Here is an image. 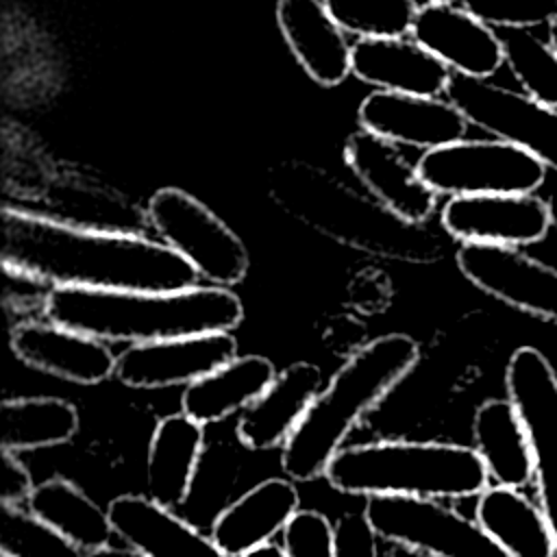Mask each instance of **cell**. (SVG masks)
<instances>
[{
  "label": "cell",
  "instance_id": "obj_1",
  "mask_svg": "<svg viewBox=\"0 0 557 557\" xmlns=\"http://www.w3.org/2000/svg\"><path fill=\"white\" fill-rule=\"evenodd\" d=\"M2 263L54 287L181 292L198 281L196 268L165 244L11 207L2 211Z\"/></svg>",
  "mask_w": 557,
  "mask_h": 557
},
{
  "label": "cell",
  "instance_id": "obj_2",
  "mask_svg": "<svg viewBox=\"0 0 557 557\" xmlns=\"http://www.w3.org/2000/svg\"><path fill=\"white\" fill-rule=\"evenodd\" d=\"M265 189L285 213L359 252L407 263H433L444 255L431 228L403 220L320 165L281 161L268 170Z\"/></svg>",
  "mask_w": 557,
  "mask_h": 557
},
{
  "label": "cell",
  "instance_id": "obj_3",
  "mask_svg": "<svg viewBox=\"0 0 557 557\" xmlns=\"http://www.w3.org/2000/svg\"><path fill=\"white\" fill-rule=\"evenodd\" d=\"M44 311L61 326L98 339L133 344L231 331L244 320L237 294L200 285L181 292L52 287Z\"/></svg>",
  "mask_w": 557,
  "mask_h": 557
},
{
  "label": "cell",
  "instance_id": "obj_4",
  "mask_svg": "<svg viewBox=\"0 0 557 557\" xmlns=\"http://www.w3.org/2000/svg\"><path fill=\"white\" fill-rule=\"evenodd\" d=\"M418 357L416 339L403 333L381 335L352 352L285 442L283 472L294 481H313L326 474L357 420L416 366Z\"/></svg>",
  "mask_w": 557,
  "mask_h": 557
},
{
  "label": "cell",
  "instance_id": "obj_5",
  "mask_svg": "<svg viewBox=\"0 0 557 557\" xmlns=\"http://www.w3.org/2000/svg\"><path fill=\"white\" fill-rule=\"evenodd\" d=\"M324 476L337 492L366 498H468L490 487L479 453L450 442L383 440L339 448Z\"/></svg>",
  "mask_w": 557,
  "mask_h": 557
},
{
  "label": "cell",
  "instance_id": "obj_6",
  "mask_svg": "<svg viewBox=\"0 0 557 557\" xmlns=\"http://www.w3.org/2000/svg\"><path fill=\"white\" fill-rule=\"evenodd\" d=\"M418 170L437 194L450 196L533 194L546 176L540 159L503 139H461L426 150Z\"/></svg>",
  "mask_w": 557,
  "mask_h": 557
},
{
  "label": "cell",
  "instance_id": "obj_7",
  "mask_svg": "<svg viewBox=\"0 0 557 557\" xmlns=\"http://www.w3.org/2000/svg\"><path fill=\"white\" fill-rule=\"evenodd\" d=\"M148 218L165 246L215 285H235L248 274V250L209 207L178 187H161L148 202Z\"/></svg>",
  "mask_w": 557,
  "mask_h": 557
},
{
  "label": "cell",
  "instance_id": "obj_8",
  "mask_svg": "<svg viewBox=\"0 0 557 557\" xmlns=\"http://www.w3.org/2000/svg\"><path fill=\"white\" fill-rule=\"evenodd\" d=\"M361 513L379 540L431 557H509L476 520L437 498L368 496Z\"/></svg>",
  "mask_w": 557,
  "mask_h": 557
},
{
  "label": "cell",
  "instance_id": "obj_9",
  "mask_svg": "<svg viewBox=\"0 0 557 557\" xmlns=\"http://www.w3.org/2000/svg\"><path fill=\"white\" fill-rule=\"evenodd\" d=\"M446 96L470 124L527 150L546 168L557 170V109L527 94L457 72L450 76Z\"/></svg>",
  "mask_w": 557,
  "mask_h": 557
},
{
  "label": "cell",
  "instance_id": "obj_10",
  "mask_svg": "<svg viewBox=\"0 0 557 557\" xmlns=\"http://www.w3.org/2000/svg\"><path fill=\"white\" fill-rule=\"evenodd\" d=\"M505 385L531 440L540 507L557 550V374L537 348L520 346L509 357Z\"/></svg>",
  "mask_w": 557,
  "mask_h": 557
},
{
  "label": "cell",
  "instance_id": "obj_11",
  "mask_svg": "<svg viewBox=\"0 0 557 557\" xmlns=\"http://www.w3.org/2000/svg\"><path fill=\"white\" fill-rule=\"evenodd\" d=\"M461 274L490 296L557 322V270L516 246L466 242L457 250Z\"/></svg>",
  "mask_w": 557,
  "mask_h": 557
},
{
  "label": "cell",
  "instance_id": "obj_12",
  "mask_svg": "<svg viewBox=\"0 0 557 557\" xmlns=\"http://www.w3.org/2000/svg\"><path fill=\"white\" fill-rule=\"evenodd\" d=\"M235 357L237 342L228 331L133 344L117 355L115 376L141 389L189 385Z\"/></svg>",
  "mask_w": 557,
  "mask_h": 557
},
{
  "label": "cell",
  "instance_id": "obj_13",
  "mask_svg": "<svg viewBox=\"0 0 557 557\" xmlns=\"http://www.w3.org/2000/svg\"><path fill=\"white\" fill-rule=\"evenodd\" d=\"M442 224L463 244L524 246L546 237L553 209L535 194L453 196L442 211Z\"/></svg>",
  "mask_w": 557,
  "mask_h": 557
},
{
  "label": "cell",
  "instance_id": "obj_14",
  "mask_svg": "<svg viewBox=\"0 0 557 557\" xmlns=\"http://www.w3.org/2000/svg\"><path fill=\"white\" fill-rule=\"evenodd\" d=\"M344 159L372 196L403 220L422 224L435 211L437 191L394 141L361 128L346 139Z\"/></svg>",
  "mask_w": 557,
  "mask_h": 557
},
{
  "label": "cell",
  "instance_id": "obj_15",
  "mask_svg": "<svg viewBox=\"0 0 557 557\" xmlns=\"http://www.w3.org/2000/svg\"><path fill=\"white\" fill-rule=\"evenodd\" d=\"M411 37L457 74L472 78H487L505 63L496 30L453 2L420 7Z\"/></svg>",
  "mask_w": 557,
  "mask_h": 557
},
{
  "label": "cell",
  "instance_id": "obj_16",
  "mask_svg": "<svg viewBox=\"0 0 557 557\" xmlns=\"http://www.w3.org/2000/svg\"><path fill=\"white\" fill-rule=\"evenodd\" d=\"M359 122L379 137L426 150L461 141L468 131V120L448 100L383 89L359 104Z\"/></svg>",
  "mask_w": 557,
  "mask_h": 557
},
{
  "label": "cell",
  "instance_id": "obj_17",
  "mask_svg": "<svg viewBox=\"0 0 557 557\" xmlns=\"http://www.w3.org/2000/svg\"><path fill=\"white\" fill-rule=\"evenodd\" d=\"M11 348L26 366L59 379L96 385L115 374L117 357L91 335L57 322H22L11 333Z\"/></svg>",
  "mask_w": 557,
  "mask_h": 557
},
{
  "label": "cell",
  "instance_id": "obj_18",
  "mask_svg": "<svg viewBox=\"0 0 557 557\" xmlns=\"http://www.w3.org/2000/svg\"><path fill=\"white\" fill-rule=\"evenodd\" d=\"M107 511L113 533L144 557H226L211 535H202L148 496H117Z\"/></svg>",
  "mask_w": 557,
  "mask_h": 557
},
{
  "label": "cell",
  "instance_id": "obj_19",
  "mask_svg": "<svg viewBox=\"0 0 557 557\" xmlns=\"http://www.w3.org/2000/svg\"><path fill=\"white\" fill-rule=\"evenodd\" d=\"M352 74L383 91L424 98L446 94L450 67L416 39H359L352 44Z\"/></svg>",
  "mask_w": 557,
  "mask_h": 557
},
{
  "label": "cell",
  "instance_id": "obj_20",
  "mask_svg": "<svg viewBox=\"0 0 557 557\" xmlns=\"http://www.w3.org/2000/svg\"><path fill=\"white\" fill-rule=\"evenodd\" d=\"M320 368L296 361L281 370L270 387L237 420V437L252 450L285 446L307 409L320 394Z\"/></svg>",
  "mask_w": 557,
  "mask_h": 557
},
{
  "label": "cell",
  "instance_id": "obj_21",
  "mask_svg": "<svg viewBox=\"0 0 557 557\" xmlns=\"http://www.w3.org/2000/svg\"><path fill=\"white\" fill-rule=\"evenodd\" d=\"M278 28L305 67L320 85H339L352 72V46L322 0H278Z\"/></svg>",
  "mask_w": 557,
  "mask_h": 557
},
{
  "label": "cell",
  "instance_id": "obj_22",
  "mask_svg": "<svg viewBox=\"0 0 557 557\" xmlns=\"http://www.w3.org/2000/svg\"><path fill=\"white\" fill-rule=\"evenodd\" d=\"M298 505L300 496L292 481H261L222 509L211 527V540L226 557H242L283 533Z\"/></svg>",
  "mask_w": 557,
  "mask_h": 557
},
{
  "label": "cell",
  "instance_id": "obj_23",
  "mask_svg": "<svg viewBox=\"0 0 557 557\" xmlns=\"http://www.w3.org/2000/svg\"><path fill=\"white\" fill-rule=\"evenodd\" d=\"M472 437L494 485L522 490L535 479L531 440L509 398H490L476 409Z\"/></svg>",
  "mask_w": 557,
  "mask_h": 557
},
{
  "label": "cell",
  "instance_id": "obj_24",
  "mask_svg": "<svg viewBox=\"0 0 557 557\" xmlns=\"http://www.w3.org/2000/svg\"><path fill=\"white\" fill-rule=\"evenodd\" d=\"M202 442V424L183 411L157 422L146 461L148 498L168 509L185 500L200 461Z\"/></svg>",
  "mask_w": 557,
  "mask_h": 557
},
{
  "label": "cell",
  "instance_id": "obj_25",
  "mask_svg": "<svg viewBox=\"0 0 557 557\" xmlns=\"http://www.w3.org/2000/svg\"><path fill=\"white\" fill-rule=\"evenodd\" d=\"M276 370L268 357H235L211 374L189 383L181 398L185 416L200 424L220 422L252 405L274 381Z\"/></svg>",
  "mask_w": 557,
  "mask_h": 557
},
{
  "label": "cell",
  "instance_id": "obj_26",
  "mask_svg": "<svg viewBox=\"0 0 557 557\" xmlns=\"http://www.w3.org/2000/svg\"><path fill=\"white\" fill-rule=\"evenodd\" d=\"M474 520L509 557H557L542 507L516 487L490 485L479 494Z\"/></svg>",
  "mask_w": 557,
  "mask_h": 557
},
{
  "label": "cell",
  "instance_id": "obj_27",
  "mask_svg": "<svg viewBox=\"0 0 557 557\" xmlns=\"http://www.w3.org/2000/svg\"><path fill=\"white\" fill-rule=\"evenodd\" d=\"M26 509L87 555L111 546V537L115 535L109 511L96 505L67 479L54 476L37 483L26 500Z\"/></svg>",
  "mask_w": 557,
  "mask_h": 557
},
{
  "label": "cell",
  "instance_id": "obj_28",
  "mask_svg": "<svg viewBox=\"0 0 557 557\" xmlns=\"http://www.w3.org/2000/svg\"><path fill=\"white\" fill-rule=\"evenodd\" d=\"M0 446L9 453L35 450L70 442L78 431L72 403L52 396L9 398L0 405Z\"/></svg>",
  "mask_w": 557,
  "mask_h": 557
},
{
  "label": "cell",
  "instance_id": "obj_29",
  "mask_svg": "<svg viewBox=\"0 0 557 557\" xmlns=\"http://www.w3.org/2000/svg\"><path fill=\"white\" fill-rule=\"evenodd\" d=\"M505 63L524 94L546 107H557V52L531 28H494Z\"/></svg>",
  "mask_w": 557,
  "mask_h": 557
},
{
  "label": "cell",
  "instance_id": "obj_30",
  "mask_svg": "<svg viewBox=\"0 0 557 557\" xmlns=\"http://www.w3.org/2000/svg\"><path fill=\"white\" fill-rule=\"evenodd\" d=\"M342 30L361 39L405 37L411 33L418 4L416 0H322Z\"/></svg>",
  "mask_w": 557,
  "mask_h": 557
},
{
  "label": "cell",
  "instance_id": "obj_31",
  "mask_svg": "<svg viewBox=\"0 0 557 557\" xmlns=\"http://www.w3.org/2000/svg\"><path fill=\"white\" fill-rule=\"evenodd\" d=\"M0 550L7 557H87L83 548L17 505H2Z\"/></svg>",
  "mask_w": 557,
  "mask_h": 557
},
{
  "label": "cell",
  "instance_id": "obj_32",
  "mask_svg": "<svg viewBox=\"0 0 557 557\" xmlns=\"http://www.w3.org/2000/svg\"><path fill=\"white\" fill-rule=\"evenodd\" d=\"M285 557H337L335 522L315 509H298L283 529Z\"/></svg>",
  "mask_w": 557,
  "mask_h": 557
},
{
  "label": "cell",
  "instance_id": "obj_33",
  "mask_svg": "<svg viewBox=\"0 0 557 557\" xmlns=\"http://www.w3.org/2000/svg\"><path fill=\"white\" fill-rule=\"evenodd\" d=\"M461 4L492 28H531L557 15V0H461Z\"/></svg>",
  "mask_w": 557,
  "mask_h": 557
},
{
  "label": "cell",
  "instance_id": "obj_34",
  "mask_svg": "<svg viewBox=\"0 0 557 557\" xmlns=\"http://www.w3.org/2000/svg\"><path fill=\"white\" fill-rule=\"evenodd\" d=\"M337 557H379V537L363 513H346L335 522Z\"/></svg>",
  "mask_w": 557,
  "mask_h": 557
},
{
  "label": "cell",
  "instance_id": "obj_35",
  "mask_svg": "<svg viewBox=\"0 0 557 557\" xmlns=\"http://www.w3.org/2000/svg\"><path fill=\"white\" fill-rule=\"evenodd\" d=\"M35 483L26 466L17 459L15 453L2 450V468H0V503L2 505H22L28 500Z\"/></svg>",
  "mask_w": 557,
  "mask_h": 557
},
{
  "label": "cell",
  "instance_id": "obj_36",
  "mask_svg": "<svg viewBox=\"0 0 557 557\" xmlns=\"http://www.w3.org/2000/svg\"><path fill=\"white\" fill-rule=\"evenodd\" d=\"M87 557H144L141 553L124 546V548H115V546H107V548H100V550H94L89 553Z\"/></svg>",
  "mask_w": 557,
  "mask_h": 557
},
{
  "label": "cell",
  "instance_id": "obj_37",
  "mask_svg": "<svg viewBox=\"0 0 557 557\" xmlns=\"http://www.w3.org/2000/svg\"><path fill=\"white\" fill-rule=\"evenodd\" d=\"M242 557H285V553H283V546H281V544L270 542V544H265V546H259V548H255V550L242 555Z\"/></svg>",
  "mask_w": 557,
  "mask_h": 557
},
{
  "label": "cell",
  "instance_id": "obj_38",
  "mask_svg": "<svg viewBox=\"0 0 557 557\" xmlns=\"http://www.w3.org/2000/svg\"><path fill=\"white\" fill-rule=\"evenodd\" d=\"M548 44L557 52V15L548 22Z\"/></svg>",
  "mask_w": 557,
  "mask_h": 557
},
{
  "label": "cell",
  "instance_id": "obj_39",
  "mask_svg": "<svg viewBox=\"0 0 557 557\" xmlns=\"http://www.w3.org/2000/svg\"><path fill=\"white\" fill-rule=\"evenodd\" d=\"M429 2H453V0H429Z\"/></svg>",
  "mask_w": 557,
  "mask_h": 557
},
{
  "label": "cell",
  "instance_id": "obj_40",
  "mask_svg": "<svg viewBox=\"0 0 557 557\" xmlns=\"http://www.w3.org/2000/svg\"><path fill=\"white\" fill-rule=\"evenodd\" d=\"M2 557H7V555H2Z\"/></svg>",
  "mask_w": 557,
  "mask_h": 557
}]
</instances>
